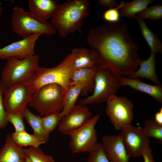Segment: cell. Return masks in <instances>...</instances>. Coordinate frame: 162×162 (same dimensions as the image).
I'll use <instances>...</instances> for the list:
<instances>
[{"mask_svg": "<svg viewBox=\"0 0 162 162\" xmlns=\"http://www.w3.org/2000/svg\"><path fill=\"white\" fill-rule=\"evenodd\" d=\"M120 130L119 135L130 158L141 156L143 151L150 146L149 138L145 135L142 128L131 124Z\"/></svg>", "mask_w": 162, "mask_h": 162, "instance_id": "8fae6325", "label": "cell"}, {"mask_svg": "<svg viewBox=\"0 0 162 162\" xmlns=\"http://www.w3.org/2000/svg\"><path fill=\"white\" fill-rule=\"evenodd\" d=\"M6 116L8 122L11 123L14 126L15 132L26 130L23 110L14 112H6Z\"/></svg>", "mask_w": 162, "mask_h": 162, "instance_id": "4dcf8cb0", "label": "cell"}, {"mask_svg": "<svg viewBox=\"0 0 162 162\" xmlns=\"http://www.w3.org/2000/svg\"><path fill=\"white\" fill-rule=\"evenodd\" d=\"M6 87L0 79V129L5 128L8 122L6 116V111L3 104V93Z\"/></svg>", "mask_w": 162, "mask_h": 162, "instance_id": "d6a6232c", "label": "cell"}, {"mask_svg": "<svg viewBox=\"0 0 162 162\" xmlns=\"http://www.w3.org/2000/svg\"><path fill=\"white\" fill-rule=\"evenodd\" d=\"M124 1H122L116 7L110 8L106 10L103 15V18L109 23H113L120 21L119 10L122 6Z\"/></svg>", "mask_w": 162, "mask_h": 162, "instance_id": "1f68e13d", "label": "cell"}, {"mask_svg": "<svg viewBox=\"0 0 162 162\" xmlns=\"http://www.w3.org/2000/svg\"><path fill=\"white\" fill-rule=\"evenodd\" d=\"M82 86L80 85L71 86L65 94L63 107L59 113L60 119L66 116L70 110L75 105L78 97L81 94Z\"/></svg>", "mask_w": 162, "mask_h": 162, "instance_id": "d4e9b609", "label": "cell"}, {"mask_svg": "<svg viewBox=\"0 0 162 162\" xmlns=\"http://www.w3.org/2000/svg\"><path fill=\"white\" fill-rule=\"evenodd\" d=\"M87 40L96 52L101 66L122 76L138 69L141 60L137 54L140 46L132 39L125 23H109L93 28Z\"/></svg>", "mask_w": 162, "mask_h": 162, "instance_id": "6da1fadb", "label": "cell"}, {"mask_svg": "<svg viewBox=\"0 0 162 162\" xmlns=\"http://www.w3.org/2000/svg\"><path fill=\"white\" fill-rule=\"evenodd\" d=\"M90 2L87 0L66 1L58 4L50 23L63 38L81 28L88 15Z\"/></svg>", "mask_w": 162, "mask_h": 162, "instance_id": "7a4b0ae2", "label": "cell"}, {"mask_svg": "<svg viewBox=\"0 0 162 162\" xmlns=\"http://www.w3.org/2000/svg\"><path fill=\"white\" fill-rule=\"evenodd\" d=\"M24 149L12 139L11 134L6 136L5 143L0 150V162H26Z\"/></svg>", "mask_w": 162, "mask_h": 162, "instance_id": "ac0fdd59", "label": "cell"}, {"mask_svg": "<svg viewBox=\"0 0 162 162\" xmlns=\"http://www.w3.org/2000/svg\"><path fill=\"white\" fill-rule=\"evenodd\" d=\"M139 68L135 71L129 74L128 78L139 79L140 78L151 80L156 85H160L155 67V54L151 53L146 59L141 60Z\"/></svg>", "mask_w": 162, "mask_h": 162, "instance_id": "d6986e66", "label": "cell"}, {"mask_svg": "<svg viewBox=\"0 0 162 162\" xmlns=\"http://www.w3.org/2000/svg\"><path fill=\"white\" fill-rule=\"evenodd\" d=\"M2 14V11L0 10V16H1Z\"/></svg>", "mask_w": 162, "mask_h": 162, "instance_id": "f35d334b", "label": "cell"}, {"mask_svg": "<svg viewBox=\"0 0 162 162\" xmlns=\"http://www.w3.org/2000/svg\"><path fill=\"white\" fill-rule=\"evenodd\" d=\"M106 112L110 121L116 130L131 124L134 117L133 106L127 98L111 96L106 101Z\"/></svg>", "mask_w": 162, "mask_h": 162, "instance_id": "9c48e42d", "label": "cell"}, {"mask_svg": "<svg viewBox=\"0 0 162 162\" xmlns=\"http://www.w3.org/2000/svg\"><path fill=\"white\" fill-rule=\"evenodd\" d=\"M153 2V0H134L128 2L124 1L120 10V15L129 18H134L137 14L146 9Z\"/></svg>", "mask_w": 162, "mask_h": 162, "instance_id": "7402d4cb", "label": "cell"}, {"mask_svg": "<svg viewBox=\"0 0 162 162\" xmlns=\"http://www.w3.org/2000/svg\"><path fill=\"white\" fill-rule=\"evenodd\" d=\"M11 25L13 32L23 37L35 33L51 35L56 32L50 23L38 20L29 11L17 6L13 8Z\"/></svg>", "mask_w": 162, "mask_h": 162, "instance_id": "52a82bcc", "label": "cell"}, {"mask_svg": "<svg viewBox=\"0 0 162 162\" xmlns=\"http://www.w3.org/2000/svg\"><path fill=\"white\" fill-rule=\"evenodd\" d=\"M26 162H32L31 160L27 155H26Z\"/></svg>", "mask_w": 162, "mask_h": 162, "instance_id": "8d00e7d4", "label": "cell"}, {"mask_svg": "<svg viewBox=\"0 0 162 162\" xmlns=\"http://www.w3.org/2000/svg\"><path fill=\"white\" fill-rule=\"evenodd\" d=\"M98 64L93 67L78 69L74 70L71 79V86L81 85L82 88L80 94L82 96L87 95L88 93L93 92Z\"/></svg>", "mask_w": 162, "mask_h": 162, "instance_id": "9a60e30c", "label": "cell"}, {"mask_svg": "<svg viewBox=\"0 0 162 162\" xmlns=\"http://www.w3.org/2000/svg\"><path fill=\"white\" fill-rule=\"evenodd\" d=\"M154 121L158 124L162 125V108H160L159 111L154 115Z\"/></svg>", "mask_w": 162, "mask_h": 162, "instance_id": "d590c367", "label": "cell"}, {"mask_svg": "<svg viewBox=\"0 0 162 162\" xmlns=\"http://www.w3.org/2000/svg\"><path fill=\"white\" fill-rule=\"evenodd\" d=\"M11 138L15 143L20 147L29 146L39 147L45 143L33 134L28 133L26 130L19 132H14L11 134Z\"/></svg>", "mask_w": 162, "mask_h": 162, "instance_id": "cb8c5ba5", "label": "cell"}, {"mask_svg": "<svg viewBox=\"0 0 162 162\" xmlns=\"http://www.w3.org/2000/svg\"><path fill=\"white\" fill-rule=\"evenodd\" d=\"M64 94L59 84L46 85L33 93L28 105L34 108L41 116L60 113L63 108Z\"/></svg>", "mask_w": 162, "mask_h": 162, "instance_id": "5b68a950", "label": "cell"}, {"mask_svg": "<svg viewBox=\"0 0 162 162\" xmlns=\"http://www.w3.org/2000/svg\"><path fill=\"white\" fill-rule=\"evenodd\" d=\"M74 70L70 54L54 67L45 68L39 66L27 81L33 87L34 93L45 85L56 83L62 87L65 94L71 86V79Z\"/></svg>", "mask_w": 162, "mask_h": 162, "instance_id": "3957f363", "label": "cell"}, {"mask_svg": "<svg viewBox=\"0 0 162 162\" xmlns=\"http://www.w3.org/2000/svg\"><path fill=\"white\" fill-rule=\"evenodd\" d=\"M24 150L32 162H56L51 156L45 154L39 147H30Z\"/></svg>", "mask_w": 162, "mask_h": 162, "instance_id": "4316f807", "label": "cell"}, {"mask_svg": "<svg viewBox=\"0 0 162 162\" xmlns=\"http://www.w3.org/2000/svg\"><path fill=\"white\" fill-rule=\"evenodd\" d=\"M3 9V8L1 2H0V10L2 11Z\"/></svg>", "mask_w": 162, "mask_h": 162, "instance_id": "74e56055", "label": "cell"}, {"mask_svg": "<svg viewBox=\"0 0 162 162\" xmlns=\"http://www.w3.org/2000/svg\"><path fill=\"white\" fill-rule=\"evenodd\" d=\"M134 18L140 28L142 34L150 48L151 53L155 54L162 52V43L156 34L150 30L146 24L145 20L136 15Z\"/></svg>", "mask_w": 162, "mask_h": 162, "instance_id": "44dd1931", "label": "cell"}, {"mask_svg": "<svg viewBox=\"0 0 162 162\" xmlns=\"http://www.w3.org/2000/svg\"><path fill=\"white\" fill-rule=\"evenodd\" d=\"M142 130L148 138H152L160 144L162 143V125L150 118L146 120L144 123Z\"/></svg>", "mask_w": 162, "mask_h": 162, "instance_id": "484cf974", "label": "cell"}, {"mask_svg": "<svg viewBox=\"0 0 162 162\" xmlns=\"http://www.w3.org/2000/svg\"><path fill=\"white\" fill-rule=\"evenodd\" d=\"M29 12L38 20L47 22L55 13L58 5L54 0H29Z\"/></svg>", "mask_w": 162, "mask_h": 162, "instance_id": "2e32d148", "label": "cell"}, {"mask_svg": "<svg viewBox=\"0 0 162 162\" xmlns=\"http://www.w3.org/2000/svg\"><path fill=\"white\" fill-rule=\"evenodd\" d=\"M123 76L113 73L110 69L101 66L98 64L94 79V85L92 95L80 99L78 104L87 106L99 104L106 101L116 93L122 85Z\"/></svg>", "mask_w": 162, "mask_h": 162, "instance_id": "277c9868", "label": "cell"}, {"mask_svg": "<svg viewBox=\"0 0 162 162\" xmlns=\"http://www.w3.org/2000/svg\"><path fill=\"white\" fill-rule=\"evenodd\" d=\"M92 116V113L87 106L75 105L66 116L61 118L58 130L62 134L68 135L85 124Z\"/></svg>", "mask_w": 162, "mask_h": 162, "instance_id": "4fadbf2b", "label": "cell"}, {"mask_svg": "<svg viewBox=\"0 0 162 162\" xmlns=\"http://www.w3.org/2000/svg\"><path fill=\"white\" fill-rule=\"evenodd\" d=\"M34 93L27 81L16 83L6 88L3 93V104L7 112L22 110L27 106Z\"/></svg>", "mask_w": 162, "mask_h": 162, "instance_id": "30bf717a", "label": "cell"}, {"mask_svg": "<svg viewBox=\"0 0 162 162\" xmlns=\"http://www.w3.org/2000/svg\"><path fill=\"white\" fill-rule=\"evenodd\" d=\"M88 153L87 162H111L101 142H98Z\"/></svg>", "mask_w": 162, "mask_h": 162, "instance_id": "83f0119b", "label": "cell"}, {"mask_svg": "<svg viewBox=\"0 0 162 162\" xmlns=\"http://www.w3.org/2000/svg\"><path fill=\"white\" fill-rule=\"evenodd\" d=\"M24 118L27 123L33 130V134L39 138L45 143L47 142L49 137L44 133L41 123V117L36 115L30 111L27 106L23 109Z\"/></svg>", "mask_w": 162, "mask_h": 162, "instance_id": "603a6c76", "label": "cell"}, {"mask_svg": "<svg viewBox=\"0 0 162 162\" xmlns=\"http://www.w3.org/2000/svg\"><path fill=\"white\" fill-rule=\"evenodd\" d=\"M141 156L143 158L144 162H155L153 157L152 149L150 146L143 151Z\"/></svg>", "mask_w": 162, "mask_h": 162, "instance_id": "836d02e7", "label": "cell"}, {"mask_svg": "<svg viewBox=\"0 0 162 162\" xmlns=\"http://www.w3.org/2000/svg\"><path fill=\"white\" fill-rule=\"evenodd\" d=\"M101 142L111 162H129L130 157L119 135H105Z\"/></svg>", "mask_w": 162, "mask_h": 162, "instance_id": "5bb4252c", "label": "cell"}, {"mask_svg": "<svg viewBox=\"0 0 162 162\" xmlns=\"http://www.w3.org/2000/svg\"><path fill=\"white\" fill-rule=\"evenodd\" d=\"M59 113H56L41 117V123L43 130L48 137L51 131L58 126L60 121Z\"/></svg>", "mask_w": 162, "mask_h": 162, "instance_id": "f1b7e54d", "label": "cell"}, {"mask_svg": "<svg viewBox=\"0 0 162 162\" xmlns=\"http://www.w3.org/2000/svg\"><path fill=\"white\" fill-rule=\"evenodd\" d=\"M100 116L98 114L92 117L83 125L69 134V146L72 153H89L98 142L95 127Z\"/></svg>", "mask_w": 162, "mask_h": 162, "instance_id": "ba28073f", "label": "cell"}, {"mask_svg": "<svg viewBox=\"0 0 162 162\" xmlns=\"http://www.w3.org/2000/svg\"><path fill=\"white\" fill-rule=\"evenodd\" d=\"M38 55L22 59L12 57L7 59L2 69L1 80L7 88L14 84L27 81L38 67Z\"/></svg>", "mask_w": 162, "mask_h": 162, "instance_id": "8992f818", "label": "cell"}, {"mask_svg": "<svg viewBox=\"0 0 162 162\" xmlns=\"http://www.w3.org/2000/svg\"><path fill=\"white\" fill-rule=\"evenodd\" d=\"M70 54L74 70L93 67L98 64V55L92 49L76 48Z\"/></svg>", "mask_w": 162, "mask_h": 162, "instance_id": "e0dca14e", "label": "cell"}, {"mask_svg": "<svg viewBox=\"0 0 162 162\" xmlns=\"http://www.w3.org/2000/svg\"><path fill=\"white\" fill-rule=\"evenodd\" d=\"M98 2L100 6L109 9L116 7L119 4L115 0H98Z\"/></svg>", "mask_w": 162, "mask_h": 162, "instance_id": "e575fe53", "label": "cell"}, {"mask_svg": "<svg viewBox=\"0 0 162 162\" xmlns=\"http://www.w3.org/2000/svg\"><path fill=\"white\" fill-rule=\"evenodd\" d=\"M136 15L144 20L147 19L152 20H160L162 18V6L160 4L153 5Z\"/></svg>", "mask_w": 162, "mask_h": 162, "instance_id": "f546056e", "label": "cell"}, {"mask_svg": "<svg viewBox=\"0 0 162 162\" xmlns=\"http://www.w3.org/2000/svg\"><path fill=\"white\" fill-rule=\"evenodd\" d=\"M122 86H128L132 88L147 94L159 103L162 102V86L153 85L141 82L139 79L122 77Z\"/></svg>", "mask_w": 162, "mask_h": 162, "instance_id": "ffe728a7", "label": "cell"}, {"mask_svg": "<svg viewBox=\"0 0 162 162\" xmlns=\"http://www.w3.org/2000/svg\"><path fill=\"white\" fill-rule=\"evenodd\" d=\"M42 34H34L0 48V58L7 60L10 57H15L22 59L34 55L35 43Z\"/></svg>", "mask_w": 162, "mask_h": 162, "instance_id": "7c38bea8", "label": "cell"}]
</instances>
